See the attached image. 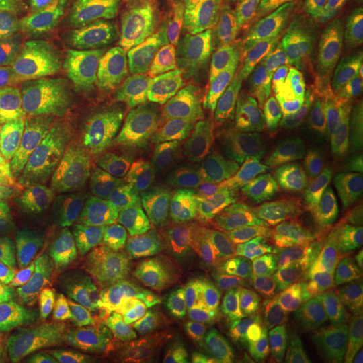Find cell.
I'll return each mask as SVG.
<instances>
[{
    "mask_svg": "<svg viewBox=\"0 0 363 363\" xmlns=\"http://www.w3.org/2000/svg\"><path fill=\"white\" fill-rule=\"evenodd\" d=\"M39 61V39L33 28L0 22V77L13 76Z\"/></svg>",
    "mask_w": 363,
    "mask_h": 363,
    "instance_id": "cell-26",
    "label": "cell"
},
{
    "mask_svg": "<svg viewBox=\"0 0 363 363\" xmlns=\"http://www.w3.org/2000/svg\"><path fill=\"white\" fill-rule=\"evenodd\" d=\"M333 363H363V335L352 339L337 351Z\"/></svg>",
    "mask_w": 363,
    "mask_h": 363,
    "instance_id": "cell-33",
    "label": "cell"
},
{
    "mask_svg": "<svg viewBox=\"0 0 363 363\" xmlns=\"http://www.w3.org/2000/svg\"><path fill=\"white\" fill-rule=\"evenodd\" d=\"M247 235V223L233 217L202 220L182 230L169 249L164 291L183 308L203 306L228 281Z\"/></svg>",
    "mask_w": 363,
    "mask_h": 363,
    "instance_id": "cell-6",
    "label": "cell"
},
{
    "mask_svg": "<svg viewBox=\"0 0 363 363\" xmlns=\"http://www.w3.org/2000/svg\"><path fill=\"white\" fill-rule=\"evenodd\" d=\"M121 109L89 81L54 82L21 130L40 164L105 151L120 143Z\"/></svg>",
    "mask_w": 363,
    "mask_h": 363,
    "instance_id": "cell-3",
    "label": "cell"
},
{
    "mask_svg": "<svg viewBox=\"0 0 363 363\" xmlns=\"http://www.w3.org/2000/svg\"><path fill=\"white\" fill-rule=\"evenodd\" d=\"M352 101L350 91L337 86L316 101L298 133L296 148L307 156L333 144L352 138Z\"/></svg>",
    "mask_w": 363,
    "mask_h": 363,
    "instance_id": "cell-19",
    "label": "cell"
},
{
    "mask_svg": "<svg viewBox=\"0 0 363 363\" xmlns=\"http://www.w3.org/2000/svg\"><path fill=\"white\" fill-rule=\"evenodd\" d=\"M13 323V320H11L9 316H7V313L3 311V308H1V306H0V334L9 327V325ZM16 323V322H15Z\"/></svg>",
    "mask_w": 363,
    "mask_h": 363,
    "instance_id": "cell-35",
    "label": "cell"
},
{
    "mask_svg": "<svg viewBox=\"0 0 363 363\" xmlns=\"http://www.w3.org/2000/svg\"><path fill=\"white\" fill-rule=\"evenodd\" d=\"M354 93H355V97L352 103V121H354V127L361 135L359 139L363 140V78L358 81L357 89Z\"/></svg>",
    "mask_w": 363,
    "mask_h": 363,
    "instance_id": "cell-34",
    "label": "cell"
},
{
    "mask_svg": "<svg viewBox=\"0 0 363 363\" xmlns=\"http://www.w3.org/2000/svg\"><path fill=\"white\" fill-rule=\"evenodd\" d=\"M46 0H0V22L34 28L49 21Z\"/></svg>",
    "mask_w": 363,
    "mask_h": 363,
    "instance_id": "cell-29",
    "label": "cell"
},
{
    "mask_svg": "<svg viewBox=\"0 0 363 363\" xmlns=\"http://www.w3.org/2000/svg\"><path fill=\"white\" fill-rule=\"evenodd\" d=\"M304 156L286 148H267L253 156L232 186L230 199L245 203L259 216L288 208L296 199L295 187Z\"/></svg>",
    "mask_w": 363,
    "mask_h": 363,
    "instance_id": "cell-15",
    "label": "cell"
},
{
    "mask_svg": "<svg viewBox=\"0 0 363 363\" xmlns=\"http://www.w3.org/2000/svg\"><path fill=\"white\" fill-rule=\"evenodd\" d=\"M234 74L235 58L228 45L195 39L143 62L136 84L154 100H186L218 91Z\"/></svg>",
    "mask_w": 363,
    "mask_h": 363,
    "instance_id": "cell-10",
    "label": "cell"
},
{
    "mask_svg": "<svg viewBox=\"0 0 363 363\" xmlns=\"http://www.w3.org/2000/svg\"><path fill=\"white\" fill-rule=\"evenodd\" d=\"M362 284L358 281L331 283L313 289L301 316V328L311 342L334 335L355 311Z\"/></svg>",
    "mask_w": 363,
    "mask_h": 363,
    "instance_id": "cell-20",
    "label": "cell"
},
{
    "mask_svg": "<svg viewBox=\"0 0 363 363\" xmlns=\"http://www.w3.org/2000/svg\"><path fill=\"white\" fill-rule=\"evenodd\" d=\"M0 363H33L23 345L19 323L13 322L0 334Z\"/></svg>",
    "mask_w": 363,
    "mask_h": 363,
    "instance_id": "cell-31",
    "label": "cell"
},
{
    "mask_svg": "<svg viewBox=\"0 0 363 363\" xmlns=\"http://www.w3.org/2000/svg\"><path fill=\"white\" fill-rule=\"evenodd\" d=\"M147 256L130 240L105 247L86 281L58 313L37 363H94L143 283Z\"/></svg>",
    "mask_w": 363,
    "mask_h": 363,
    "instance_id": "cell-2",
    "label": "cell"
},
{
    "mask_svg": "<svg viewBox=\"0 0 363 363\" xmlns=\"http://www.w3.org/2000/svg\"><path fill=\"white\" fill-rule=\"evenodd\" d=\"M49 259V240L39 237L0 253V306L19 323L38 294Z\"/></svg>",
    "mask_w": 363,
    "mask_h": 363,
    "instance_id": "cell-18",
    "label": "cell"
},
{
    "mask_svg": "<svg viewBox=\"0 0 363 363\" xmlns=\"http://www.w3.org/2000/svg\"><path fill=\"white\" fill-rule=\"evenodd\" d=\"M45 216L61 232L127 233L144 213L147 194L136 163L124 156L73 157L43 169Z\"/></svg>",
    "mask_w": 363,
    "mask_h": 363,
    "instance_id": "cell-1",
    "label": "cell"
},
{
    "mask_svg": "<svg viewBox=\"0 0 363 363\" xmlns=\"http://www.w3.org/2000/svg\"><path fill=\"white\" fill-rule=\"evenodd\" d=\"M210 103L208 96L133 101L127 136L154 183L178 186L189 179L196 130Z\"/></svg>",
    "mask_w": 363,
    "mask_h": 363,
    "instance_id": "cell-7",
    "label": "cell"
},
{
    "mask_svg": "<svg viewBox=\"0 0 363 363\" xmlns=\"http://www.w3.org/2000/svg\"><path fill=\"white\" fill-rule=\"evenodd\" d=\"M322 244V228L308 208L288 206L267 216L225 286L253 295H289Z\"/></svg>",
    "mask_w": 363,
    "mask_h": 363,
    "instance_id": "cell-5",
    "label": "cell"
},
{
    "mask_svg": "<svg viewBox=\"0 0 363 363\" xmlns=\"http://www.w3.org/2000/svg\"><path fill=\"white\" fill-rule=\"evenodd\" d=\"M37 166L42 164L21 130L0 132V178L26 172Z\"/></svg>",
    "mask_w": 363,
    "mask_h": 363,
    "instance_id": "cell-28",
    "label": "cell"
},
{
    "mask_svg": "<svg viewBox=\"0 0 363 363\" xmlns=\"http://www.w3.org/2000/svg\"><path fill=\"white\" fill-rule=\"evenodd\" d=\"M106 242L103 230L61 232L49 240L38 294L21 322L22 340L31 357L38 355L58 313L97 267Z\"/></svg>",
    "mask_w": 363,
    "mask_h": 363,
    "instance_id": "cell-8",
    "label": "cell"
},
{
    "mask_svg": "<svg viewBox=\"0 0 363 363\" xmlns=\"http://www.w3.org/2000/svg\"><path fill=\"white\" fill-rule=\"evenodd\" d=\"M347 237H363V179L330 206L320 247Z\"/></svg>",
    "mask_w": 363,
    "mask_h": 363,
    "instance_id": "cell-27",
    "label": "cell"
},
{
    "mask_svg": "<svg viewBox=\"0 0 363 363\" xmlns=\"http://www.w3.org/2000/svg\"><path fill=\"white\" fill-rule=\"evenodd\" d=\"M142 0H112L91 16L39 40V61L61 69H79L105 60L130 26Z\"/></svg>",
    "mask_w": 363,
    "mask_h": 363,
    "instance_id": "cell-14",
    "label": "cell"
},
{
    "mask_svg": "<svg viewBox=\"0 0 363 363\" xmlns=\"http://www.w3.org/2000/svg\"><path fill=\"white\" fill-rule=\"evenodd\" d=\"M337 88L331 46L284 85L256 101V130L265 148H286L298 142L313 105L325 91Z\"/></svg>",
    "mask_w": 363,
    "mask_h": 363,
    "instance_id": "cell-13",
    "label": "cell"
},
{
    "mask_svg": "<svg viewBox=\"0 0 363 363\" xmlns=\"http://www.w3.org/2000/svg\"><path fill=\"white\" fill-rule=\"evenodd\" d=\"M45 216L42 182L33 174L0 178V250L52 232Z\"/></svg>",
    "mask_w": 363,
    "mask_h": 363,
    "instance_id": "cell-17",
    "label": "cell"
},
{
    "mask_svg": "<svg viewBox=\"0 0 363 363\" xmlns=\"http://www.w3.org/2000/svg\"><path fill=\"white\" fill-rule=\"evenodd\" d=\"M242 0H151L138 34L142 52L160 55L201 38L233 31Z\"/></svg>",
    "mask_w": 363,
    "mask_h": 363,
    "instance_id": "cell-12",
    "label": "cell"
},
{
    "mask_svg": "<svg viewBox=\"0 0 363 363\" xmlns=\"http://www.w3.org/2000/svg\"><path fill=\"white\" fill-rule=\"evenodd\" d=\"M194 327L201 337L220 350L241 357L253 350L264 322L255 313L216 304L196 316Z\"/></svg>",
    "mask_w": 363,
    "mask_h": 363,
    "instance_id": "cell-21",
    "label": "cell"
},
{
    "mask_svg": "<svg viewBox=\"0 0 363 363\" xmlns=\"http://www.w3.org/2000/svg\"><path fill=\"white\" fill-rule=\"evenodd\" d=\"M181 307L142 283L104 351L103 363H175L182 350Z\"/></svg>",
    "mask_w": 363,
    "mask_h": 363,
    "instance_id": "cell-9",
    "label": "cell"
},
{
    "mask_svg": "<svg viewBox=\"0 0 363 363\" xmlns=\"http://www.w3.org/2000/svg\"><path fill=\"white\" fill-rule=\"evenodd\" d=\"M363 281V237L340 238L312 259L301 277L307 288L343 283Z\"/></svg>",
    "mask_w": 363,
    "mask_h": 363,
    "instance_id": "cell-23",
    "label": "cell"
},
{
    "mask_svg": "<svg viewBox=\"0 0 363 363\" xmlns=\"http://www.w3.org/2000/svg\"><path fill=\"white\" fill-rule=\"evenodd\" d=\"M363 175V140L350 138L304 156L295 187L296 201L330 208L349 193Z\"/></svg>",
    "mask_w": 363,
    "mask_h": 363,
    "instance_id": "cell-16",
    "label": "cell"
},
{
    "mask_svg": "<svg viewBox=\"0 0 363 363\" xmlns=\"http://www.w3.org/2000/svg\"><path fill=\"white\" fill-rule=\"evenodd\" d=\"M181 352V363H250L249 359L220 350L199 335L186 337Z\"/></svg>",
    "mask_w": 363,
    "mask_h": 363,
    "instance_id": "cell-30",
    "label": "cell"
},
{
    "mask_svg": "<svg viewBox=\"0 0 363 363\" xmlns=\"http://www.w3.org/2000/svg\"><path fill=\"white\" fill-rule=\"evenodd\" d=\"M337 85L350 93L357 89L363 61V1L340 0L331 39Z\"/></svg>",
    "mask_w": 363,
    "mask_h": 363,
    "instance_id": "cell-22",
    "label": "cell"
},
{
    "mask_svg": "<svg viewBox=\"0 0 363 363\" xmlns=\"http://www.w3.org/2000/svg\"><path fill=\"white\" fill-rule=\"evenodd\" d=\"M43 94V78L37 67L0 77V132H19L35 112Z\"/></svg>",
    "mask_w": 363,
    "mask_h": 363,
    "instance_id": "cell-24",
    "label": "cell"
},
{
    "mask_svg": "<svg viewBox=\"0 0 363 363\" xmlns=\"http://www.w3.org/2000/svg\"><path fill=\"white\" fill-rule=\"evenodd\" d=\"M112 0H60L62 18L67 25L99 13Z\"/></svg>",
    "mask_w": 363,
    "mask_h": 363,
    "instance_id": "cell-32",
    "label": "cell"
},
{
    "mask_svg": "<svg viewBox=\"0 0 363 363\" xmlns=\"http://www.w3.org/2000/svg\"><path fill=\"white\" fill-rule=\"evenodd\" d=\"M311 340L301 325L284 319L262 328L252 350L250 363H307Z\"/></svg>",
    "mask_w": 363,
    "mask_h": 363,
    "instance_id": "cell-25",
    "label": "cell"
},
{
    "mask_svg": "<svg viewBox=\"0 0 363 363\" xmlns=\"http://www.w3.org/2000/svg\"><path fill=\"white\" fill-rule=\"evenodd\" d=\"M256 147L253 103L230 93L210 105L199 121L193 169L198 179L218 184L240 169Z\"/></svg>",
    "mask_w": 363,
    "mask_h": 363,
    "instance_id": "cell-11",
    "label": "cell"
},
{
    "mask_svg": "<svg viewBox=\"0 0 363 363\" xmlns=\"http://www.w3.org/2000/svg\"><path fill=\"white\" fill-rule=\"evenodd\" d=\"M318 40L311 0H262L244 31L237 91L255 104L310 65Z\"/></svg>",
    "mask_w": 363,
    "mask_h": 363,
    "instance_id": "cell-4",
    "label": "cell"
}]
</instances>
